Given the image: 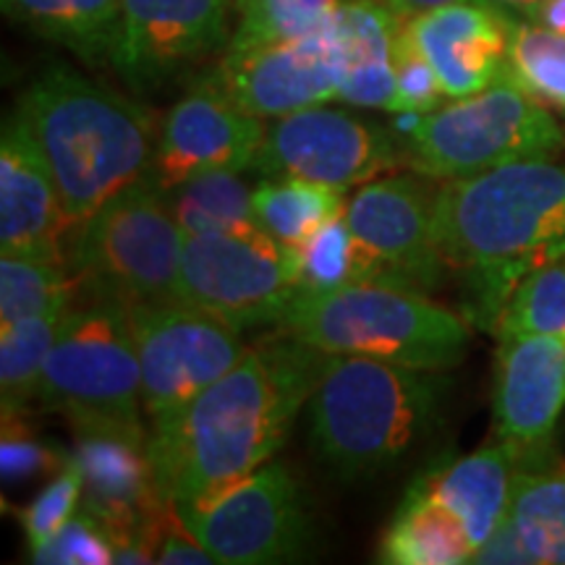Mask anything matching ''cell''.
<instances>
[{
	"mask_svg": "<svg viewBox=\"0 0 565 565\" xmlns=\"http://www.w3.org/2000/svg\"><path fill=\"white\" fill-rule=\"evenodd\" d=\"M330 353L280 333L147 435L154 490L166 503H194L263 469L312 398Z\"/></svg>",
	"mask_w": 565,
	"mask_h": 565,
	"instance_id": "obj_1",
	"label": "cell"
},
{
	"mask_svg": "<svg viewBox=\"0 0 565 565\" xmlns=\"http://www.w3.org/2000/svg\"><path fill=\"white\" fill-rule=\"evenodd\" d=\"M433 238L445 267L463 275L469 320L492 333L515 282L565 254V166L526 160L443 181Z\"/></svg>",
	"mask_w": 565,
	"mask_h": 565,
	"instance_id": "obj_2",
	"label": "cell"
},
{
	"mask_svg": "<svg viewBox=\"0 0 565 565\" xmlns=\"http://www.w3.org/2000/svg\"><path fill=\"white\" fill-rule=\"evenodd\" d=\"M11 118L45 158L71 225L152 168L158 129L150 110L63 63L24 89Z\"/></svg>",
	"mask_w": 565,
	"mask_h": 565,
	"instance_id": "obj_3",
	"label": "cell"
},
{
	"mask_svg": "<svg viewBox=\"0 0 565 565\" xmlns=\"http://www.w3.org/2000/svg\"><path fill=\"white\" fill-rule=\"evenodd\" d=\"M448 387L437 370L330 353L303 408L315 456L341 479L391 469L433 433Z\"/></svg>",
	"mask_w": 565,
	"mask_h": 565,
	"instance_id": "obj_4",
	"label": "cell"
},
{
	"mask_svg": "<svg viewBox=\"0 0 565 565\" xmlns=\"http://www.w3.org/2000/svg\"><path fill=\"white\" fill-rule=\"evenodd\" d=\"M282 333L324 353L448 370L466 356L469 328L424 291L395 282H359L338 291H299L278 322Z\"/></svg>",
	"mask_w": 565,
	"mask_h": 565,
	"instance_id": "obj_5",
	"label": "cell"
},
{
	"mask_svg": "<svg viewBox=\"0 0 565 565\" xmlns=\"http://www.w3.org/2000/svg\"><path fill=\"white\" fill-rule=\"evenodd\" d=\"M395 134L404 166L433 181L471 179L565 152L561 118L511 76L433 113H398Z\"/></svg>",
	"mask_w": 565,
	"mask_h": 565,
	"instance_id": "obj_6",
	"label": "cell"
},
{
	"mask_svg": "<svg viewBox=\"0 0 565 565\" xmlns=\"http://www.w3.org/2000/svg\"><path fill=\"white\" fill-rule=\"evenodd\" d=\"M186 233L166 192L150 175L129 183L79 223L71 246V278L87 299L179 303Z\"/></svg>",
	"mask_w": 565,
	"mask_h": 565,
	"instance_id": "obj_7",
	"label": "cell"
},
{
	"mask_svg": "<svg viewBox=\"0 0 565 565\" xmlns=\"http://www.w3.org/2000/svg\"><path fill=\"white\" fill-rule=\"evenodd\" d=\"M38 404L82 427L141 429V370L129 315L118 301L87 299L63 317Z\"/></svg>",
	"mask_w": 565,
	"mask_h": 565,
	"instance_id": "obj_8",
	"label": "cell"
},
{
	"mask_svg": "<svg viewBox=\"0 0 565 565\" xmlns=\"http://www.w3.org/2000/svg\"><path fill=\"white\" fill-rule=\"evenodd\" d=\"M299 291V252L263 228L186 236L179 303L246 330L278 324Z\"/></svg>",
	"mask_w": 565,
	"mask_h": 565,
	"instance_id": "obj_9",
	"label": "cell"
},
{
	"mask_svg": "<svg viewBox=\"0 0 565 565\" xmlns=\"http://www.w3.org/2000/svg\"><path fill=\"white\" fill-rule=\"evenodd\" d=\"M173 508L183 526L223 565L303 561L317 540L299 479L278 461H267L212 498Z\"/></svg>",
	"mask_w": 565,
	"mask_h": 565,
	"instance_id": "obj_10",
	"label": "cell"
},
{
	"mask_svg": "<svg viewBox=\"0 0 565 565\" xmlns=\"http://www.w3.org/2000/svg\"><path fill=\"white\" fill-rule=\"evenodd\" d=\"M141 370V408L158 424L244 359L242 330L186 303H129Z\"/></svg>",
	"mask_w": 565,
	"mask_h": 565,
	"instance_id": "obj_11",
	"label": "cell"
},
{
	"mask_svg": "<svg viewBox=\"0 0 565 565\" xmlns=\"http://www.w3.org/2000/svg\"><path fill=\"white\" fill-rule=\"evenodd\" d=\"M404 166L398 134L349 110L324 105L273 118L252 171L263 181H312L345 189Z\"/></svg>",
	"mask_w": 565,
	"mask_h": 565,
	"instance_id": "obj_12",
	"label": "cell"
},
{
	"mask_svg": "<svg viewBox=\"0 0 565 565\" xmlns=\"http://www.w3.org/2000/svg\"><path fill=\"white\" fill-rule=\"evenodd\" d=\"M231 38L233 0H121L108 63L150 92L228 51Z\"/></svg>",
	"mask_w": 565,
	"mask_h": 565,
	"instance_id": "obj_13",
	"label": "cell"
},
{
	"mask_svg": "<svg viewBox=\"0 0 565 565\" xmlns=\"http://www.w3.org/2000/svg\"><path fill=\"white\" fill-rule=\"evenodd\" d=\"M207 79L263 121L338 100L343 55L333 19L303 38L225 53Z\"/></svg>",
	"mask_w": 565,
	"mask_h": 565,
	"instance_id": "obj_14",
	"label": "cell"
},
{
	"mask_svg": "<svg viewBox=\"0 0 565 565\" xmlns=\"http://www.w3.org/2000/svg\"><path fill=\"white\" fill-rule=\"evenodd\" d=\"M263 139V118L238 108L202 76L162 118L147 175L160 189H173L196 175L252 171Z\"/></svg>",
	"mask_w": 565,
	"mask_h": 565,
	"instance_id": "obj_15",
	"label": "cell"
},
{
	"mask_svg": "<svg viewBox=\"0 0 565 565\" xmlns=\"http://www.w3.org/2000/svg\"><path fill=\"white\" fill-rule=\"evenodd\" d=\"M492 416L498 440L519 448L521 466L547 463L565 408V335L498 338Z\"/></svg>",
	"mask_w": 565,
	"mask_h": 565,
	"instance_id": "obj_16",
	"label": "cell"
},
{
	"mask_svg": "<svg viewBox=\"0 0 565 565\" xmlns=\"http://www.w3.org/2000/svg\"><path fill=\"white\" fill-rule=\"evenodd\" d=\"M433 196L427 179L391 175L359 186L345 207V223L393 282L427 294L448 270L433 238Z\"/></svg>",
	"mask_w": 565,
	"mask_h": 565,
	"instance_id": "obj_17",
	"label": "cell"
},
{
	"mask_svg": "<svg viewBox=\"0 0 565 565\" xmlns=\"http://www.w3.org/2000/svg\"><path fill=\"white\" fill-rule=\"evenodd\" d=\"M71 458L84 479L82 511L95 515L113 542L152 536L158 547V521L171 503L154 490L147 461V433L82 427L76 429Z\"/></svg>",
	"mask_w": 565,
	"mask_h": 565,
	"instance_id": "obj_18",
	"label": "cell"
},
{
	"mask_svg": "<svg viewBox=\"0 0 565 565\" xmlns=\"http://www.w3.org/2000/svg\"><path fill=\"white\" fill-rule=\"evenodd\" d=\"M448 100L477 95L511 76L505 9L450 3L404 21Z\"/></svg>",
	"mask_w": 565,
	"mask_h": 565,
	"instance_id": "obj_19",
	"label": "cell"
},
{
	"mask_svg": "<svg viewBox=\"0 0 565 565\" xmlns=\"http://www.w3.org/2000/svg\"><path fill=\"white\" fill-rule=\"evenodd\" d=\"M63 210L51 168L24 129L9 118L0 139V252L63 263Z\"/></svg>",
	"mask_w": 565,
	"mask_h": 565,
	"instance_id": "obj_20",
	"label": "cell"
},
{
	"mask_svg": "<svg viewBox=\"0 0 565 565\" xmlns=\"http://www.w3.org/2000/svg\"><path fill=\"white\" fill-rule=\"evenodd\" d=\"M519 469V448L498 440L477 454L427 471L414 484L461 519L479 553L508 521Z\"/></svg>",
	"mask_w": 565,
	"mask_h": 565,
	"instance_id": "obj_21",
	"label": "cell"
},
{
	"mask_svg": "<svg viewBox=\"0 0 565 565\" xmlns=\"http://www.w3.org/2000/svg\"><path fill=\"white\" fill-rule=\"evenodd\" d=\"M401 21L377 0H343L333 17L341 42L343 79L338 100L353 108L387 110L398 116L401 95L393 66V42Z\"/></svg>",
	"mask_w": 565,
	"mask_h": 565,
	"instance_id": "obj_22",
	"label": "cell"
},
{
	"mask_svg": "<svg viewBox=\"0 0 565 565\" xmlns=\"http://www.w3.org/2000/svg\"><path fill=\"white\" fill-rule=\"evenodd\" d=\"M475 555L461 519L416 484L406 490L380 545V563L387 565H461L475 563Z\"/></svg>",
	"mask_w": 565,
	"mask_h": 565,
	"instance_id": "obj_23",
	"label": "cell"
},
{
	"mask_svg": "<svg viewBox=\"0 0 565 565\" xmlns=\"http://www.w3.org/2000/svg\"><path fill=\"white\" fill-rule=\"evenodd\" d=\"M505 524L526 563L565 565V463L521 466Z\"/></svg>",
	"mask_w": 565,
	"mask_h": 565,
	"instance_id": "obj_24",
	"label": "cell"
},
{
	"mask_svg": "<svg viewBox=\"0 0 565 565\" xmlns=\"http://www.w3.org/2000/svg\"><path fill=\"white\" fill-rule=\"evenodd\" d=\"M252 207L259 228L299 249L333 217L343 215V192L312 181H263L254 189Z\"/></svg>",
	"mask_w": 565,
	"mask_h": 565,
	"instance_id": "obj_25",
	"label": "cell"
},
{
	"mask_svg": "<svg viewBox=\"0 0 565 565\" xmlns=\"http://www.w3.org/2000/svg\"><path fill=\"white\" fill-rule=\"evenodd\" d=\"M175 221L186 236L196 233H238L254 231L252 189L242 173H207L183 181L173 189H162Z\"/></svg>",
	"mask_w": 565,
	"mask_h": 565,
	"instance_id": "obj_26",
	"label": "cell"
},
{
	"mask_svg": "<svg viewBox=\"0 0 565 565\" xmlns=\"http://www.w3.org/2000/svg\"><path fill=\"white\" fill-rule=\"evenodd\" d=\"M296 252L301 263V291L324 294L359 282H393L385 265L353 236L345 215L333 217Z\"/></svg>",
	"mask_w": 565,
	"mask_h": 565,
	"instance_id": "obj_27",
	"label": "cell"
},
{
	"mask_svg": "<svg viewBox=\"0 0 565 565\" xmlns=\"http://www.w3.org/2000/svg\"><path fill=\"white\" fill-rule=\"evenodd\" d=\"M63 317H32L0 324V401L3 416L21 414L38 401L42 374L58 341Z\"/></svg>",
	"mask_w": 565,
	"mask_h": 565,
	"instance_id": "obj_28",
	"label": "cell"
},
{
	"mask_svg": "<svg viewBox=\"0 0 565 565\" xmlns=\"http://www.w3.org/2000/svg\"><path fill=\"white\" fill-rule=\"evenodd\" d=\"M74 288V278L63 263L24 257V254H3L0 259V324L66 315Z\"/></svg>",
	"mask_w": 565,
	"mask_h": 565,
	"instance_id": "obj_29",
	"label": "cell"
},
{
	"mask_svg": "<svg viewBox=\"0 0 565 565\" xmlns=\"http://www.w3.org/2000/svg\"><path fill=\"white\" fill-rule=\"evenodd\" d=\"M505 19L511 79L547 105L565 126V34L529 24L511 11H505Z\"/></svg>",
	"mask_w": 565,
	"mask_h": 565,
	"instance_id": "obj_30",
	"label": "cell"
},
{
	"mask_svg": "<svg viewBox=\"0 0 565 565\" xmlns=\"http://www.w3.org/2000/svg\"><path fill=\"white\" fill-rule=\"evenodd\" d=\"M343 0H233V38L225 53H242L320 30Z\"/></svg>",
	"mask_w": 565,
	"mask_h": 565,
	"instance_id": "obj_31",
	"label": "cell"
},
{
	"mask_svg": "<svg viewBox=\"0 0 565 565\" xmlns=\"http://www.w3.org/2000/svg\"><path fill=\"white\" fill-rule=\"evenodd\" d=\"M492 333L498 338L565 335V254L536 265L515 282Z\"/></svg>",
	"mask_w": 565,
	"mask_h": 565,
	"instance_id": "obj_32",
	"label": "cell"
},
{
	"mask_svg": "<svg viewBox=\"0 0 565 565\" xmlns=\"http://www.w3.org/2000/svg\"><path fill=\"white\" fill-rule=\"evenodd\" d=\"M30 561L40 565H105L113 563V540L95 515L79 508L51 540L30 547Z\"/></svg>",
	"mask_w": 565,
	"mask_h": 565,
	"instance_id": "obj_33",
	"label": "cell"
},
{
	"mask_svg": "<svg viewBox=\"0 0 565 565\" xmlns=\"http://www.w3.org/2000/svg\"><path fill=\"white\" fill-rule=\"evenodd\" d=\"M84 492V479L79 466L68 456V461L61 466L58 477L42 490L38 498L21 513V526H24L30 547L42 545L45 540L58 532L66 521L79 511Z\"/></svg>",
	"mask_w": 565,
	"mask_h": 565,
	"instance_id": "obj_34",
	"label": "cell"
},
{
	"mask_svg": "<svg viewBox=\"0 0 565 565\" xmlns=\"http://www.w3.org/2000/svg\"><path fill=\"white\" fill-rule=\"evenodd\" d=\"M393 66L395 79H398L401 113H433L443 108L448 97H445L437 74L419 47H416L404 21H401L398 32H395Z\"/></svg>",
	"mask_w": 565,
	"mask_h": 565,
	"instance_id": "obj_35",
	"label": "cell"
},
{
	"mask_svg": "<svg viewBox=\"0 0 565 565\" xmlns=\"http://www.w3.org/2000/svg\"><path fill=\"white\" fill-rule=\"evenodd\" d=\"M3 11L40 38L58 42L79 55L74 0H3Z\"/></svg>",
	"mask_w": 565,
	"mask_h": 565,
	"instance_id": "obj_36",
	"label": "cell"
},
{
	"mask_svg": "<svg viewBox=\"0 0 565 565\" xmlns=\"http://www.w3.org/2000/svg\"><path fill=\"white\" fill-rule=\"evenodd\" d=\"M68 458H58L47 445L19 427V414L3 416V450H0V466H3L6 482H21L42 471L66 463Z\"/></svg>",
	"mask_w": 565,
	"mask_h": 565,
	"instance_id": "obj_37",
	"label": "cell"
},
{
	"mask_svg": "<svg viewBox=\"0 0 565 565\" xmlns=\"http://www.w3.org/2000/svg\"><path fill=\"white\" fill-rule=\"evenodd\" d=\"M377 3H383L387 11H393L395 17L406 21L419 17V13L443 9V6L450 3H490V0H377Z\"/></svg>",
	"mask_w": 565,
	"mask_h": 565,
	"instance_id": "obj_38",
	"label": "cell"
},
{
	"mask_svg": "<svg viewBox=\"0 0 565 565\" xmlns=\"http://www.w3.org/2000/svg\"><path fill=\"white\" fill-rule=\"evenodd\" d=\"M492 6H500V9L511 11V13H521L526 9H532L534 3H540V0H490Z\"/></svg>",
	"mask_w": 565,
	"mask_h": 565,
	"instance_id": "obj_39",
	"label": "cell"
}]
</instances>
